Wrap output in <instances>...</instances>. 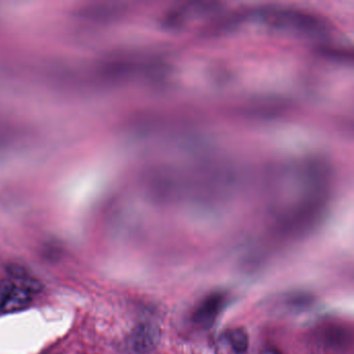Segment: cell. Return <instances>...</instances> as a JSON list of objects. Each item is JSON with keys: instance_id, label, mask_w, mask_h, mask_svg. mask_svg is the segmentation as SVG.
Listing matches in <instances>:
<instances>
[{"instance_id": "cell-1", "label": "cell", "mask_w": 354, "mask_h": 354, "mask_svg": "<svg viewBox=\"0 0 354 354\" xmlns=\"http://www.w3.org/2000/svg\"><path fill=\"white\" fill-rule=\"evenodd\" d=\"M225 302V298L223 293H214L207 296L196 308L194 320L202 326H210L223 310Z\"/></svg>"}, {"instance_id": "cell-2", "label": "cell", "mask_w": 354, "mask_h": 354, "mask_svg": "<svg viewBox=\"0 0 354 354\" xmlns=\"http://www.w3.org/2000/svg\"><path fill=\"white\" fill-rule=\"evenodd\" d=\"M227 343L231 349L237 354L245 353L248 347V337L242 329H232L225 335Z\"/></svg>"}, {"instance_id": "cell-3", "label": "cell", "mask_w": 354, "mask_h": 354, "mask_svg": "<svg viewBox=\"0 0 354 354\" xmlns=\"http://www.w3.org/2000/svg\"><path fill=\"white\" fill-rule=\"evenodd\" d=\"M152 333L150 329L147 327H142V329L138 330V333L133 337V347L136 350H142L148 347L150 344H152Z\"/></svg>"}, {"instance_id": "cell-4", "label": "cell", "mask_w": 354, "mask_h": 354, "mask_svg": "<svg viewBox=\"0 0 354 354\" xmlns=\"http://www.w3.org/2000/svg\"><path fill=\"white\" fill-rule=\"evenodd\" d=\"M14 281L12 279H6L0 281V313L13 289Z\"/></svg>"}]
</instances>
